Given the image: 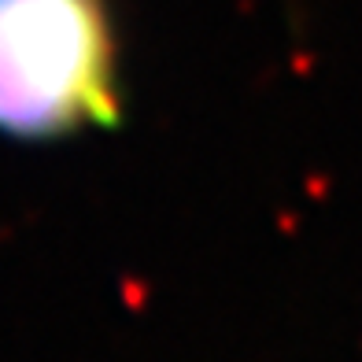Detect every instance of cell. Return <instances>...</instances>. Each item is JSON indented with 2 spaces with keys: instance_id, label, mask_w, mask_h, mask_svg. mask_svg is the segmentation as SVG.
<instances>
[{
  "instance_id": "cell-1",
  "label": "cell",
  "mask_w": 362,
  "mask_h": 362,
  "mask_svg": "<svg viewBox=\"0 0 362 362\" xmlns=\"http://www.w3.org/2000/svg\"><path fill=\"white\" fill-rule=\"evenodd\" d=\"M119 122L111 0H0V137L63 141Z\"/></svg>"
}]
</instances>
